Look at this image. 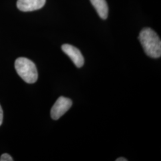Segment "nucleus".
<instances>
[{
    "instance_id": "2",
    "label": "nucleus",
    "mask_w": 161,
    "mask_h": 161,
    "mask_svg": "<svg viewBox=\"0 0 161 161\" xmlns=\"http://www.w3.org/2000/svg\"><path fill=\"white\" fill-rule=\"evenodd\" d=\"M17 74L26 83L34 84L38 80V70L34 63L26 58H19L15 61Z\"/></svg>"
},
{
    "instance_id": "3",
    "label": "nucleus",
    "mask_w": 161,
    "mask_h": 161,
    "mask_svg": "<svg viewBox=\"0 0 161 161\" xmlns=\"http://www.w3.org/2000/svg\"><path fill=\"white\" fill-rule=\"evenodd\" d=\"M72 101L68 98L61 96L58 98L51 109V116L54 120H58L71 108Z\"/></svg>"
},
{
    "instance_id": "7",
    "label": "nucleus",
    "mask_w": 161,
    "mask_h": 161,
    "mask_svg": "<svg viewBox=\"0 0 161 161\" xmlns=\"http://www.w3.org/2000/svg\"><path fill=\"white\" fill-rule=\"evenodd\" d=\"M13 161L12 156L7 153H4L0 157V161Z\"/></svg>"
},
{
    "instance_id": "8",
    "label": "nucleus",
    "mask_w": 161,
    "mask_h": 161,
    "mask_svg": "<svg viewBox=\"0 0 161 161\" xmlns=\"http://www.w3.org/2000/svg\"><path fill=\"white\" fill-rule=\"evenodd\" d=\"M3 121V110L2 109V108L0 105V126L1 125Z\"/></svg>"
},
{
    "instance_id": "9",
    "label": "nucleus",
    "mask_w": 161,
    "mask_h": 161,
    "mask_svg": "<svg viewBox=\"0 0 161 161\" xmlns=\"http://www.w3.org/2000/svg\"><path fill=\"white\" fill-rule=\"evenodd\" d=\"M116 161H127V159H125V158H118L116 160Z\"/></svg>"
},
{
    "instance_id": "1",
    "label": "nucleus",
    "mask_w": 161,
    "mask_h": 161,
    "mask_svg": "<svg viewBox=\"0 0 161 161\" xmlns=\"http://www.w3.org/2000/svg\"><path fill=\"white\" fill-rule=\"evenodd\" d=\"M138 38L145 53L148 56L154 58L161 57V40L153 30L149 28L142 29Z\"/></svg>"
},
{
    "instance_id": "6",
    "label": "nucleus",
    "mask_w": 161,
    "mask_h": 161,
    "mask_svg": "<svg viewBox=\"0 0 161 161\" xmlns=\"http://www.w3.org/2000/svg\"><path fill=\"white\" fill-rule=\"evenodd\" d=\"M91 3L97 12L98 14L103 19H106L108 16L109 8L106 0H90Z\"/></svg>"
},
{
    "instance_id": "5",
    "label": "nucleus",
    "mask_w": 161,
    "mask_h": 161,
    "mask_svg": "<svg viewBox=\"0 0 161 161\" xmlns=\"http://www.w3.org/2000/svg\"><path fill=\"white\" fill-rule=\"evenodd\" d=\"M46 0H17L18 9L22 12H32L43 7Z\"/></svg>"
},
{
    "instance_id": "4",
    "label": "nucleus",
    "mask_w": 161,
    "mask_h": 161,
    "mask_svg": "<svg viewBox=\"0 0 161 161\" xmlns=\"http://www.w3.org/2000/svg\"><path fill=\"white\" fill-rule=\"evenodd\" d=\"M63 52L69 56L75 66L80 68L84 64V58L79 49L72 45L65 44L62 46Z\"/></svg>"
}]
</instances>
